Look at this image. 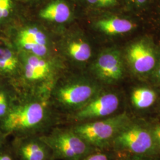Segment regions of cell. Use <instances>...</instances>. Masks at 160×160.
Instances as JSON below:
<instances>
[{"mask_svg":"<svg viewBox=\"0 0 160 160\" xmlns=\"http://www.w3.org/2000/svg\"><path fill=\"white\" fill-rule=\"evenodd\" d=\"M50 92L20 93L0 128L8 137L42 135L52 128L63 125V117L53 108Z\"/></svg>","mask_w":160,"mask_h":160,"instance_id":"obj_1","label":"cell"},{"mask_svg":"<svg viewBox=\"0 0 160 160\" xmlns=\"http://www.w3.org/2000/svg\"><path fill=\"white\" fill-rule=\"evenodd\" d=\"M102 84L84 76L58 79L52 87L49 99L53 108L63 116L80 110L103 90Z\"/></svg>","mask_w":160,"mask_h":160,"instance_id":"obj_2","label":"cell"},{"mask_svg":"<svg viewBox=\"0 0 160 160\" xmlns=\"http://www.w3.org/2000/svg\"><path fill=\"white\" fill-rule=\"evenodd\" d=\"M20 72L13 84L20 93L50 92L56 80L55 68L50 58L42 57L27 52H18Z\"/></svg>","mask_w":160,"mask_h":160,"instance_id":"obj_3","label":"cell"},{"mask_svg":"<svg viewBox=\"0 0 160 160\" xmlns=\"http://www.w3.org/2000/svg\"><path fill=\"white\" fill-rule=\"evenodd\" d=\"M109 149L118 157L130 155L157 157L160 152L154 139L150 125L132 119L114 138Z\"/></svg>","mask_w":160,"mask_h":160,"instance_id":"obj_4","label":"cell"},{"mask_svg":"<svg viewBox=\"0 0 160 160\" xmlns=\"http://www.w3.org/2000/svg\"><path fill=\"white\" fill-rule=\"evenodd\" d=\"M51 149L52 160H80L94 151L92 147L68 125H59L40 135Z\"/></svg>","mask_w":160,"mask_h":160,"instance_id":"obj_5","label":"cell"},{"mask_svg":"<svg viewBox=\"0 0 160 160\" xmlns=\"http://www.w3.org/2000/svg\"><path fill=\"white\" fill-rule=\"evenodd\" d=\"M132 118L125 112L102 119L68 125L87 143L97 149H109L114 138Z\"/></svg>","mask_w":160,"mask_h":160,"instance_id":"obj_6","label":"cell"},{"mask_svg":"<svg viewBox=\"0 0 160 160\" xmlns=\"http://www.w3.org/2000/svg\"><path fill=\"white\" fill-rule=\"evenodd\" d=\"M18 52H27L50 58L51 41L46 32L36 24L20 25L17 22L4 36Z\"/></svg>","mask_w":160,"mask_h":160,"instance_id":"obj_7","label":"cell"},{"mask_svg":"<svg viewBox=\"0 0 160 160\" xmlns=\"http://www.w3.org/2000/svg\"><path fill=\"white\" fill-rule=\"evenodd\" d=\"M120 98L116 92L103 89L85 106L63 118V125L102 119L118 114Z\"/></svg>","mask_w":160,"mask_h":160,"instance_id":"obj_8","label":"cell"},{"mask_svg":"<svg viewBox=\"0 0 160 160\" xmlns=\"http://www.w3.org/2000/svg\"><path fill=\"white\" fill-rule=\"evenodd\" d=\"M94 77L101 84H113L123 77L125 66L120 51L108 48L101 52L91 67Z\"/></svg>","mask_w":160,"mask_h":160,"instance_id":"obj_9","label":"cell"},{"mask_svg":"<svg viewBox=\"0 0 160 160\" xmlns=\"http://www.w3.org/2000/svg\"><path fill=\"white\" fill-rule=\"evenodd\" d=\"M125 58L132 71L138 76L152 73L158 66V53L150 41L140 39L126 49Z\"/></svg>","mask_w":160,"mask_h":160,"instance_id":"obj_10","label":"cell"},{"mask_svg":"<svg viewBox=\"0 0 160 160\" xmlns=\"http://www.w3.org/2000/svg\"><path fill=\"white\" fill-rule=\"evenodd\" d=\"M10 143L18 160H52L51 150L40 135L12 138Z\"/></svg>","mask_w":160,"mask_h":160,"instance_id":"obj_11","label":"cell"},{"mask_svg":"<svg viewBox=\"0 0 160 160\" xmlns=\"http://www.w3.org/2000/svg\"><path fill=\"white\" fill-rule=\"evenodd\" d=\"M59 49L65 59L72 64L82 65L92 57L91 45L77 32H71L64 36L59 43Z\"/></svg>","mask_w":160,"mask_h":160,"instance_id":"obj_12","label":"cell"},{"mask_svg":"<svg viewBox=\"0 0 160 160\" xmlns=\"http://www.w3.org/2000/svg\"><path fill=\"white\" fill-rule=\"evenodd\" d=\"M20 72L18 52L6 39H0V78L8 80L14 84Z\"/></svg>","mask_w":160,"mask_h":160,"instance_id":"obj_13","label":"cell"},{"mask_svg":"<svg viewBox=\"0 0 160 160\" xmlns=\"http://www.w3.org/2000/svg\"><path fill=\"white\" fill-rule=\"evenodd\" d=\"M72 16V11L65 0H52L39 12L40 19L49 23H67Z\"/></svg>","mask_w":160,"mask_h":160,"instance_id":"obj_14","label":"cell"},{"mask_svg":"<svg viewBox=\"0 0 160 160\" xmlns=\"http://www.w3.org/2000/svg\"><path fill=\"white\" fill-rule=\"evenodd\" d=\"M135 25L131 21L119 17H106L99 19L95 23V28L107 35H118L129 32Z\"/></svg>","mask_w":160,"mask_h":160,"instance_id":"obj_15","label":"cell"},{"mask_svg":"<svg viewBox=\"0 0 160 160\" xmlns=\"http://www.w3.org/2000/svg\"><path fill=\"white\" fill-rule=\"evenodd\" d=\"M16 0H0V37L5 34L18 22Z\"/></svg>","mask_w":160,"mask_h":160,"instance_id":"obj_16","label":"cell"},{"mask_svg":"<svg viewBox=\"0 0 160 160\" xmlns=\"http://www.w3.org/2000/svg\"><path fill=\"white\" fill-rule=\"evenodd\" d=\"M17 96L18 92L11 82L0 78V123L8 114Z\"/></svg>","mask_w":160,"mask_h":160,"instance_id":"obj_17","label":"cell"},{"mask_svg":"<svg viewBox=\"0 0 160 160\" xmlns=\"http://www.w3.org/2000/svg\"><path fill=\"white\" fill-rule=\"evenodd\" d=\"M157 99V94L154 90L140 87L133 89L131 94L132 105L137 110H145L152 107Z\"/></svg>","mask_w":160,"mask_h":160,"instance_id":"obj_18","label":"cell"},{"mask_svg":"<svg viewBox=\"0 0 160 160\" xmlns=\"http://www.w3.org/2000/svg\"><path fill=\"white\" fill-rule=\"evenodd\" d=\"M118 157L110 149L97 150L80 160H118Z\"/></svg>","mask_w":160,"mask_h":160,"instance_id":"obj_19","label":"cell"},{"mask_svg":"<svg viewBox=\"0 0 160 160\" xmlns=\"http://www.w3.org/2000/svg\"><path fill=\"white\" fill-rule=\"evenodd\" d=\"M0 160H18L10 141H8L0 150Z\"/></svg>","mask_w":160,"mask_h":160,"instance_id":"obj_20","label":"cell"},{"mask_svg":"<svg viewBox=\"0 0 160 160\" xmlns=\"http://www.w3.org/2000/svg\"><path fill=\"white\" fill-rule=\"evenodd\" d=\"M89 5L97 8H109L116 6L117 0H86Z\"/></svg>","mask_w":160,"mask_h":160,"instance_id":"obj_21","label":"cell"},{"mask_svg":"<svg viewBox=\"0 0 160 160\" xmlns=\"http://www.w3.org/2000/svg\"><path fill=\"white\" fill-rule=\"evenodd\" d=\"M155 142L160 150V122L150 125Z\"/></svg>","mask_w":160,"mask_h":160,"instance_id":"obj_22","label":"cell"},{"mask_svg":"<svg viewBox=\"0 0 160 160\" xmlns=\"http://www.w3.org/2000/svg\"><path fill=\"white\" fill-rule=\"evenodd\" d=\"M156 157L141 155H130L125 157H118V160H154Z\"/></svg>","mask_w":160,"mask_h":160,"instance_id":"obj_23","label":"cell"},{"mask_svg":"<svg viewBox=\"0 0 160 160\" xmlns=\"http://www.w3.org/2000/svg\"><path fill=\"white\" fill-rule=\"evenodd\" d=\"M8 137L0 128V150L8 142Z\"/></svg>","mask_w":160,"mask_h":160,"instance_id":"obj_24","label":"cell"},{"mask_svg":"<svg viewBox=\"0 0 160 160\" xmlns=\"http://www.w3.org/2000/svg\"><path fill=\"white\" fill-rule=\"evenodd\" d=\"M153 74V78L155 81L160 86V64L155 69L154 71L152 72Z\"/></svg>","mask_w":160,"mask_h":160,"instance_id":"obj_25","label":"cell"},{"mask_svg":"<svg viewBox=\"0 0 160 160\" xmlns=\"http://www.w3.org/2000/svg\"><path fill=\"white\" fill-rule=\"evenodd\" d=\"M132 2L135 3V4L140 6L144 4L147 0H131Z\"/></svg>","mask_w":160,"mask_h":160,"instance_id":"obj_26","label":"cell"},{"mask_svg":"<svg viewBox=\"0 0 160 160\" xmlns=\"http://www.w3.org/2000/svg\"><path fill=\"white\" fill-rule=\"evenodd\" d=\"M17 2H24V3H28V2H30V3H32V2H38L40 0H16Z\"/></svg>","mask_w":160,"mask_h":160,"instance_id":"obj_27","label":"cell"},{"mask_svg":"<svg viewBox=\"0 0 160 160\" xmlns=\"http://www.w3.org/2000/svg\"><path fill=\"white\" fill-rule=\"evenodd\" d=\"M154 160H160V156H157L155 158Z\"/></svg>","mask_w":160,"mask_h":160,"instance_id":"obj_28","label":"cell"},{"mask_svg":"<svg viewBox=\"0 0 160 160\" xmlns=\"http://www.w3.org/2000/svg\"><path fill=\"white\" fill-rule=\"evenodd\" d=\"M74 1L76 2H80V1H85L86 0H74Z\"/></svg>","mask_w":160,"mask_h":160,"instance_id":"obj_29","label":"cell"},{"mask_svg":"<svg viewBox=\"0 0 160 160\" xmlns=\"http://www.w3.org/2000/svg\"><path fill=\"white\" fill-rule=\"evenodd\" d=\"M159 156L160 157V154H159Z\"/></svg>","mask_w":160,"mask_h":160,"instance_id":"obj_30","label":"cell"},{"mask_svg":"<svg viewBox=\"0 0 160 160\" xmlns=\"http://www.w3.org/2000/svg\"><path fill=\"white\" fill-rule=\"evenodd\" d=\"M0 39H1V37H0Z\"/></svg>","mask_w":160,"mask_h":160,"instance_id":"obj_31","label":"cell"}]
</instances>
